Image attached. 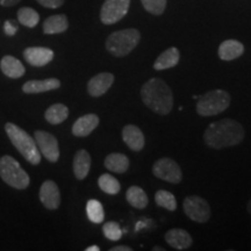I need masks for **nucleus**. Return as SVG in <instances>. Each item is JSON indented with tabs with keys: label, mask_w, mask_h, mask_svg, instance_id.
<instances>
[{
	"label": "nucleus",
	"mask_w": 251,
	"mask_h": 251,
	"mask_svg": "<svg viewBox=\"0 0 251 251\" xmlns=\"http://www.w3.org/2000/svg\"><path fill=\"white\" fill-rule=\"evenodd\" d=\"M244 139V129L240 122L231 119L212 122L203 133V142L212 149L237 146Z\"/></svg>",
	"instance_id": "f257e3e1"
},
{
	"label": "nucleus",
	"mask_w": 251,
	"mask_h": 251,
	"mask_svg": "<svg viewBox=\"0 0 251 251\" xmlns=\"http://www.w3.org/2000/svg\"><path fill=\"white\" fill-rule=\"evenodd\" d=\"M142 101L159 115H166L174 107V94L170 86L159 78H151L141 89Z\"/></svg>",
	"instance_id": "f03ea898"
},
{
	"label": "nucleus",
	"mask_w": 251,
	"mask_h": 251,
	"mask_svg": "<svg viewBox=\"0 0 251 251\" xmlns=\"http://www.w3.org/2000/svg\"><path fill=\"white\" fill-rule=\"evenodd\" d=\"M5 130L8 139L11 140L13 146L28 163L33 165L40 164L41 152L37 148V144L34 137H31L26 130L17 125L12 124V122H7L5 125Z\"/></svg>",
	"instance_id": "7ed1b4c3"
},
{
	"label": "nucleus",
	"mask_w": 251,
	"mask_h": 251,
	"mask_svg": "<svg viewBox=\"0 0 251 251\" xmlns=\"http://www.w3.org/2000/svg\"><path fill=\"white\" fill-rule=\"evenodd\" d=\"M141 40L140 31L135 28L118 30L112 33L106 40V49L115 57H124L136 48Z\"/></svg>",
	"instance_id": "20e7f679"
},
{
	"label": "nucleus",
	"mask_w": 251,
	"mask_h": 251,
	"mask_svg": "<svg viewBox=\"0 0 251 251\" xmlns=\"http://www.w3.org/2000/svg\"><path fill=\"white\" fill-rule=\"evenodd\" d=\"M230 105V94L225 90H213L199 97L197 113L200 117H214L226 111Z\"/></svg>",
	"instance_id": "39448f33"
},
{
	"label": "nucleus",
	"mask_w": 251,
	"mask_h": 251,
	"mask_svg": "<svg viewBox=\"0 0 251 251\" xmlns=\"http://www.w3.org/2000/svg\"><path fill=\"white\" fill-rule=\"evenodd\" d=\"M0 177L6 184L17 190H25L29 186L30 179L17 159L5 155L0 158Z\"/></svg>",
	"instance_id": "423d86ee"
},
{
	"label": "nucleus",
	"mask_w": 251,
	"mask_h": 251,
	"mask_svg": "<svg viewBox=\"0 0 251 251\" xmlns=\"http://www.w3.org/2000/svg\"><path fill=\"white\" fill-rule=\"evenodd\" d=\"M183 208L187 218L198 224H205L211 218V207L201 197H187L183 202Z\"/></svg>",
	"instance_id": "0eeeda50"
},
{
	"label": "nucleus",
	"mask_w": 251,
	"mask_h": 251,
	"mask_svg": "<svg viewBox=\"0 0 251 251\" xmlns=\"http://www.w3.org/2000/svg\"><path fill=\"white\" fill-rule=\"evenodd\" d=\"M152 174L158 179L171 184H178L181 181L183 174H181V169L177 162L174 161L169 157L158 159L155 162L152 166Z\"/></svg>",
	"instance_id": "6e6552de"
},
{
	"label": "nucleus",
	"mask_w": 251,
	"mask_h": 251,
	"mask_svg": "<svg viewBox=\"0 0 251 251\" xmlns=\"http://www.w3.org/2000/svg\"><path fill=\"white\" fill-rule=\"evenodd\" d=\"M130 0H105L100 11V20L105 25L117 24L126 17Z\"/></svg>",
	"instance_id": "1a4fd4ad"
},
{
	"label": "nucleus",
	"mask_w": 251,
	"mask_h": 251,
	"mask_svg": "<svg viewBox=\"0 0 251 251\" xmlns=\"http://www.w3.org/2000/svg\"><path fill=\"white\" fill-rule=\"evenodd\" d=\"M34 139L37 144L41 155H43L49 162L56 163L59 158V148L57 139L52 134L45 130H36Z\"/></svg>",
	"instance_id": "9d476101"
},
{
	"label": "nucleus",
	"mask_w": 251,
	"mask_h": 251,
	"mask_svg": "<svg viewBox=\"0 0 251 251\" xmlns=\"http://www.w3.org/2000/svg\"><path fill=\"white\" fill-rule=\"evenodd\" d=\"M40 200L47 209H57L61 205V193L57 184L52 180H46L41 185Z\"/></svg>",
	"instance_id": "9b49d317"
},
{
	"label": "nucleus",
	"mask_w": 251,
	"mask_h": 251,
	"mask_svg": "<svg viewBox=\"0 0 251 251\" xmlns=\"http://www.w3.org/2000/svg\"><path fill=\"white\" fill-rule=\"evenodd\" d=\"M24 57L30 65L36 68L45 67L54 58V51L45 47H29L25 49Z\"/></svg>",
	"instance_id": "f8f14e48"
},
{
	"label": "nucleus",
	"mask_w": 251,
	"mask_h": 251,
	"mask_svg": "<svg viewBox=\"0 0 251 251\" xmlns=\"http://www.w3.org/2000/svg\"><path fill=\"white\" fill-rule=\"evenodd\" d=\"M114 83V76L109 72H101L92 77L87 84V92L91 97L98 98L105 94L111 89V86Z\"/></svg>",
	"instance_id": "ddd939ff"
},
{
	"label": "nucleus",
	"mask_w": 251,
	"mask_h": 251,
	"mask_svg": "<svg viewBox=\"0 0 251 251\" xmlns=\"http://www.w3.org/2000/svg\"><path fill=\"white\" fill-rule=\"evenodd\" d=\"M122 140L127 147L135 152H139L144 148V135L142 130L135 125H127L122 129Z\"/></svg>",
	"instance_id": "4468645a"
},
{
	"label": "nucleus",
	"mask_w": 251,
	"mask_h": 251,
	"mask_svg": "<svg viewBox=\"0 0 251 251\" xmlns=\"http://www.w3.org/2000/svg\"><path fill=\"white\" fill-rule=\"evenodd\" d=\"M165 241L169 246L177 250H187L192 246V237L181 228L170 229L165 234Z\"/></svg>",
	"instance_id": "2eb2a0df"
},
{
	"label": "nucleus",
	"mask_w": 251,
	"mask_h": 251,
	"mask_svg": "<svg viewBox=\"0 0 251 251\" xmlns=\"http://www.w3.org/2000/svg\"><path fill=\"white\" fill-rule=\"evenodd\" d=\"M99 117L96 114H86L77 119L72 126V134L78 137H86L98 127Z\"/></svg>",
	"instance_id": "dca6fc26"
},
{
	"label": "nucleus",
	"mask_w": 251,
	"mask_h": 251,
	"mask_svg": "<svg viewBox=\"0 0 251 251\" xmlns=\"http://www.w3.org/2000/svg\"><path fill=\"white\" fill-rule=\"evenodd\" d=\"M59 86H61V81L57 78H48V79L42 80H28L24 84L23 91L27 94H35L57 90Z\"/></svg>",
	"instance_id": "f3484780"
},
{
	"label": "nucleus",
	"mask_w": 251,
	"mask_h": 251,
	"mask_svg": "<svg viewBox=\"0 0 251 251\" xmlns=\"http://www.w3.org/2000/svg\"><path fill=\"white\" fill-rule=\"evenodd\" d=\"M0 69H1L2 74L5 76L12 78V79L23 77L25 72H26V69H25L23 63L19 61L18 58L9 55H6L2 57L1 62H0Z\"/></svg>",
	"instance_id": "a211bd4d"
},
{
	"label": "nucleus",
	"mask_w": 251,
	"mask_h": 251,
	"mask_svg": "<svg viewBox=\"0 0 251 251\" xmlns=\"http://www.w3.org/2000/svg\"><path fill=\"white\" fill-rule=\"evenodd\" d=\"M91 169V156L86 150H78L74 157V174L78 180L85 179Z\"/></svg>",
	"instance_id": "6ab92c4d"
},
{
	"label": "nucleus",
	"mask_w": 251,
	"mask_h": 251,
	"mask_svg": "<svg viewBox=\"0 0 251 251\" xmlns=\"http://www.w3.org/2000/svg\"><path fill=\"white\" fill-rule=\"evenodd\" d=\"M244 52V46L236 40H226L219 47V57L222 61H233Z\"/></svg>",
	"instance_id": "aec40b11"
},
{
	"label": "nucleus",
	"mask_w": 251,
	"mask_h": 251,
	"mask_svg": "<svg viewBox=\"0 0 251 251\" xmlns=\"http://www.w3.org/2000/svg\"><path fill=\"white\" fill-rule=\"evenodd\" d=\"M180 59V52L179 50L175 47L166 49L164 52H162L158 57L156 58L155 63H153V69L157 71L166 70V69L174 68L179 63Z\"/></svg>",
	"instance_id": "412c9836"
},
{
	"label": "nucleus",
	"mask_w": 251,
	"mask_h": 251,
	"mask_svg": "<svg viewBox=\"0 0 251 251\" xmlns=\"http://www.w3.org/2000/svg\"><path fill=\"white\" fill-rule=\"evenodd\" d=\"M105 164L106 169L115 174H125L126 171L129 169V158L124 153L120 152H113L105 158Z\"/></svg>",
	"instance_id": "4be33fe9"
},
{
	"label": "nucleus",
	"mask_w": 251,
	"mask_h": 251,
	"mask_svg": "<svg viewBox=\"0 0 251 251\" xmlns=\"http://www.w3.org/2000/svg\"><path fill=\"white\" fill-rule=\"evenodd\" d=\"M69 27L68 18L64 14H56L47 18L43 23V33L45 34H61L64 33Z\"/></svg>",
	"instance_id": "5701e85b"
},
{
	"label": "nucleus",
	"mask_w": 251,
	"mask_h": 251,
	"mask_svg": "<svg viewBox=\"0 0 251 251\" xmlns=\"http://www.w3.org/2000/svg\"><path fill=\"white\" fill-rule=\"evenodd\" d=\"M126 199H127V201L130 206H133L134 208L137 209L146 208L149 203L148 196L139 186H130L128 188L127 193H126Z\"/></svg>",
	"instance_id": "b1692460"
},
{
	"label": "nucleus",
	"mask_w": 251,
	"mask_h": 251,
	"mask_svg": "<svg viewBox=\"0 0 251 251\" xmlns=\"http://www.w3.org/2000/svg\"><path fill=\"white\" fill-rule=\"evenodd\" d=\"M69 117V108L63 103H55L47 109L45 113L46 120L50 125H59L64 122Z\"/></svg>",
	"instance_id": "393cba45"
},
{
	"label": "nucleus",
	"mask_w": 251,
	"mask_h": 251,
	"mask_svg": "<svg viewBox=\"0 0 251 251\" xmlns=\"http://www.w3.org/2000/svg\"><path fill=\"white\" fill-rule=\"evenodd\" d=\"M18 20L25 27L34 28L39 24L40 15L34 8L21 7L18 11Z\"/></svg>",
	"instance_id": "a878e982"
},
{
	"label": "nucleus",
	"mask_w": 251,
	"mask_h": 251,
	"mask_svg": "<svg viewBox=\"0 0 251 251\" xmlns=\"http://www.w3.org/2000/svg\"><path fill=\"white\" fill-rule=\"evenodd\" d=\"M98 185L100 190L103 191L105 193L111 194V196L118 194L121 190V185L119 183V180L108 174H103L100 176L98 179Z\"/></svg>",
	"instance_id": "bb28decb"
},
{
	"label": "nucleus",
	"mask_w": 251,
	"mask_h": 251,
	"mask_svg": "<svg viewBox=\"0 0 251 251\" xmlns=\"http://www.w3.org/2000/svg\"><path fill=\"white\" fill-rule=\"evenodd\" d=\"M86 214L87 218L93 224H101L105 219V212L101 202L96 199H91L86 203Z\"/></svg>",
	"instance_id": "cd10ccee"
},
{
	"label": "nucleus",
	"mask_w": 251,
	"mask_h": 251,
	"mask_svg": "<svg viewBox=\"0 0 251 251\" xmlns=\"http://www.w3.org/2000/svg\"><path fill=\"white\" fill-rule=\"evenodd\" d=\"M155 201L157 206L168 209L170 212H174L177 209V200H176V197L171 192H169V191H157L155 194Z\"/></svg>",
	"instance_id": "c85d7f7f"
},
{
	"label": "nucleus",
	"mask_w": 251,
	"mask_h": 251,
	"mask_svg": "<svg viewBox=\"0 0 251 251\" xmlns=\"http://www.w3.org/2000/svg\"><path fill=\"white\" fill-rule=\"evenodd\" d=\"M102 233L109 241H119L122 236L121 227L114 221L106 222L102 227Z\"/></svg>",
	"instance_id": "c756f323"
},
{
	"label": "nucleus",
	"mask_w": 251,
	"mask_h": 251,
	"mask_svg": "<svg viewBox=\"0 0 251 251\" xmlns=\"http://www.w3.org/2000/svg\"><path fill=\"white\" fill-rule=\"evenodd\" d=\"M147 12L153 15H161L166 8V0H141Z\"/></svg>",
	"instance_id": "7c9ffc66"
},
{
	"label": "nucleus",
	"mask_w": 251,
	"mask_h": 251,
	"mask_svg": "<svg viewBox=\"0 0 251 251\" xmlns=\"http://www.w3.org/2000/svg\"><path fill=\"white\" fill-rule=\"evenodd\" d=\"M40 5L47 8H58L64 4V0H36Z\"/></svg>",
	"instance_id": "2f4dec72"
},
{
	"label": "nucleus",
	"mask_w": 251,
	"mask_h": 251,
	"mask_svg": "<svg viewBox=\"0 0 251 251\" xmlns=\"http://www.w3.org/2000/svg\"><path fill=\"white\" fill-rule=\"evenodd\" d=\"M4 31H5V34L7 36H14L15 34H17V31H18V27L15 26L13 21L7 20V21H5Z\"/></svg>",
	"instance_id": "473e14b6"
},
{
	"label": "nucleus",
	"mask_w": 251,
	"mask_h": 251,
	"mask_svg": "<svg viewBox=\"0 0 251 251\" xmlns=\"http://www.w3.org/2000/svg\"><path fill=\"white\" fill-rule=\"evenodd\" d=\"M21 0H0V5L4 7H12V6L17 5Z\"/></svg>",
	"instance_id": "72a5a7b5"
},
{
	"label": "nucleus",
	"mask_w": 251,
	"mask_h": 251,
	"mask_svg": "<svg viewBox=\"0 0 251 251\" xmlns=\"http://www.w3.org/2000/svg\"><path fill=\"white\" fill-rule=\"evenodd\" d=\"M130 247H127V246H118V247H114V248H111L109 251H131Z\"/></svg>",
	"instance_id": "f704fd0d"
},
{
	"label": "nucleus",
	"mask_w": 251,
	"mask_h": 251,
	"mask_svg": "<svg viewBox=\"0 0 251 251\" xmlns=\"http://www.w3.org/2000/svg\"><path fill=\"white\" fill-rule=\"evenodd\" d=\"M85 250H86V251H99L100 248H99L98 246H91V247H89V248H86Z\"/></svg>",
	"instance_id": "c9c22d12"
},
{
	"label": "nucleus",
	"mask_w": 251,
	"mask_h": 251,
	"mask_svg": "<svg viewBox=\"0 0 251 251\" xmlns=\"http://www.w3.org/2000/svg\"><path fill=\"white\" fill-rule=\"evenodd\" d=\"M248 212H249V214L251 215V200L249 201V203H248Z\"/></svg>",
	"instance_id": "e433bc0d"
},
{
	"label": "nucleus",
	"mask_w": 251,
	"mask_h": 251,
	"mask_svg": "<svg viewBox=\"0 0 251 251\" xmlns=\"http://www.w3.org/2000/svg\"><path fill=\"white\" fill-rule=\"evenodd\" d=\"M153 251H158V250H161V251H164V249H163V248H158V247H156V248H153L152 249Z\"/></svg>",
	"instance_id": "4c0bfd02"
}]
</instances>
